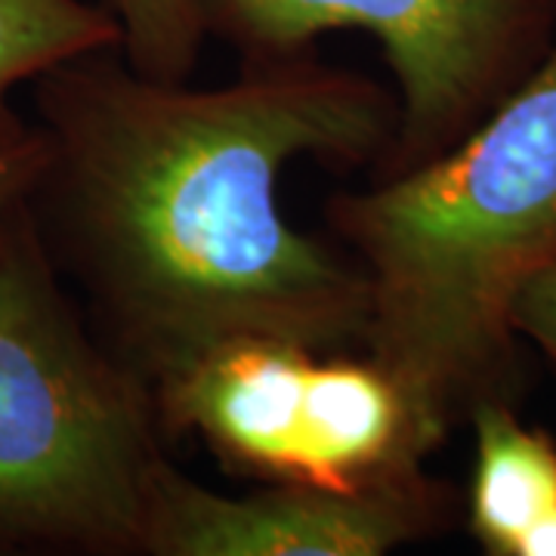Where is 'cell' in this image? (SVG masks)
<instances>
[{
  "mask_svg": "<svg viewBox=\"0 0 556 556\" xmlns=\"http://www.w3.org/2000/svg\"><path fill=\"white\" fill-rule=\"evenodd\" d=\"M164 437L199 433L236 477L331 485L325 353L232 338L152 387Z\"/></svg>",
  "mask_w": 556,
  "mask_h": 556,
  "instance_id": "8992f818",
  "label": "cell"
},
{
  "mask_svg": "<svg viewBox=\"0 0 556 556\" xmlns=\"http://www.w3.org/2000/svg\"><path fill=\"white\" fill-rule=\"evenodd\" d=\"M457 492L424 467L368 489L263 482L219 495L170 467L161 479L146 554L152 556H380L442 535Z\"/></svg>",
  "mask_w": 556,
  "mask_h": 556,
  "instance_id": "5b68a950",
  "label": "cell"
},
{
  "mask_svg": "<svg viewBox=\"0 0 556 556\" xmlns=\"http://www.w3.org/2000/svg\"><path fill=\"white\" fill-rule=\"evenodd\" d=\"M464 517L485 554L517 556L522 535L556 510V439L522 424L514 402H482Z\"/></svg>",
  "mask_w": 556,
  "mask_h": 556,
  "instance_id": "52a82bcc",
  "label": "cell"
},
{
  "mask_svg": "<svg viewBox=\"0 0 556 556\" xmlns=\"http://www.w3.org/2000/svg\"><path fill=\"white\" fill-rule=\"evenodd\" d=\"M368 281L362 350L437 452L482 402H514L519 291L556 266V43L437 159L325 207Z\"/></svg>",
  "mask_w": 556,
  "mask_h": 556,
  "instance_id": "7a4b0ae2",
  "label": "cell"
},
{
  "mask_svg": "<svg viewBox=\"0 0 556 556\" xmlns=\"http://www.w3.org/2000/svg\"><path fill=\"white\" fill-rule=\"evenodd\" d=\"M31 90L47 146L31 211L139 378L155 387L232 338L362 350L368 281L291 226L278 182L303 155L375 167L390 152L399 100L378 80L300 53L192 90L102 47Z\"/></svg>",
  "mask_w": 556,
  "mask_h": 556,
  "instance_id": "6da1fadb",
  "label": "cell"
},
{
  "mask_svg": "<svg viewBox=\"0 0 556 556\" xmlns=\"http://www.w3.org/2000/svg\"><path fill=\"white\" fill-rule=\"evenodd\" d=\"M47 161V146L38 127L13 142H0V211L13 201L31 195Z\"/></svg>",
  "mask_w": 556,
  "mask_h": 556,
  "instance_id": "8fae6325",
  "label": "cell"
},
{
  "mask_svg": "<svg viewBox=\"0 0 556 556\" xmlns=\"http://www.w3.org/2000/svg\"><path fill=\"white\" fill-rule=\"evenodd\" d=\"M517 556H556V510L522 535Z\"/></svg>",
  "mask_w": 556,
  "mask_h": 556,
  "instance_id": "7c38bea8",
  "label": "cell"
},
{
  "mask_svg": "<svg viewBox=\"0 0 556 556\" xmlns=\"http://www.w3.org/2000/svg\"><path fill=\"white\" fill-rule=\"evenodd\" d=\"M155 390L60 288L28 195L0 211V544L146 554L164 473Z\"/></svg>",
  "mask_w": 556,
  "mask_h": 556,
  "instance_id": "3957f363",
  "label": "cell"
},
{
  "mask_svg": "<svg viewBox=\"0 0 556 556\" xmlns=\"http://www.w3.org/2000/svg\"><path fill=\"white\" fill-rule=\"evenodd\" d=\"M102 47H121L118 22L102 3L0 0V142L31 134L13 109L16 87Z\"/></svg>",
  "mask_w": 556,
  "mask_h": 556,
  "instance_id": "ba28073f",
  "label": "cell"
},
{
  "mask_svg": "<svg viewBox=\"0 0 556 556\" xmlns=\"http://www.w3.org/2000/svg\"><path fill=\"white\" fill-rule=\"evenodd\" d=\"M514 328L519 340H532L556 365V266L519 291L514 303Z\"/></svg>",
  "mask_w": 556,
  "mask_h": 556,
  "instance_id": "30bf717a",
  "label": "cell"
},
{
  "mask_svg": "<svg viewBox=\"0 0 556 556\" xmlns=\"http://www.w3.org/2000/svg\"><path fill=\"white\" fill-rule=\"evenodd\" d=\"M121 28V53L130 68L155 80L182 84L199 60L204 25L195 0H102Z\"/></svg>",
  "mask_w": 556,
  "mask_h": 556,
  "instance_id": "9c48e42d",
  "label": "cell"
},
{
  "mask_svg": "<svg viewBox=\"0 0 556 556\" xmlns=\"http://www.w3.org/2000/svg\"><path fill=\"white\" fill-rule=\"evenodd\" d=\"M204 35L244 62L313 53L325 31L378 40L399 127L375 179L415 170L464 139L556 43V0H195Z\"/></svg>",
  "mask_w": 556,
  "mask_h": 556,
  "instance_id": "277c9868",
  "label": "cell"
}]
</instances>
